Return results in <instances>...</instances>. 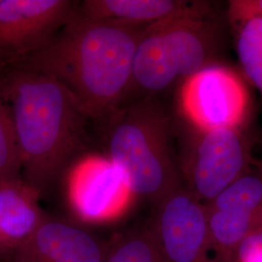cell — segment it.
<instances>
[{
    "label": "cell",
    "instance_id": "7c38bea8",
    "mask_svg": "<svg viewBox=\"0 0 262 262\" xmlns=\"http://www.w3.org/2000/svg\"><path fill=\"white\" fill-rule=\"evenodd\" d=\"M38 198L24 180L0 184V249L18 248L46 217Z\"/></svg>",
    "mask_w": 262,
    "mask_h": 262
},
{
    "label": "cell",
    "instance_id": "9a60e30c",
    "mask_svg": "<svg viewBox=\"0 0 262 262\" xmlns=\"http://www.w3.org/2000/svg\"><path fill=\"white\" fill-rule=\"evenodd\" d=\"M105 262H169L149 233H129L107 248Z\"/></svg>",
    "mask_w": 262,
    "mask_h": 262
},
{
    "label": "cell",
    "instance_id": "52a82bcc",
    "mask_svg": "<svg viewBox=\"0 0 262 262\" xmlns=\"http://www.w3.org/2000/svg\"><path fill=\"white\" fill-rule=\"evenodd\" d=\"M69 0H0V66H19L71 19Z\"/></svg>",
    "mask_w": 262,
    "mask_h": 262
},
{
    "label": "cell",
    "instance_id": "ba28073f",
    "mask_svg": "<svg viewBox=\"0 0 262 262\" xmlns=\"http://www.w3.org/2000/svg\"><path fill=\"white\" fill-rule=\"evenodd\" d=\"M67 196L76 215L91 224L119 219L134 194L109 158L88 156L78 160L67 177Z\"/></svg>",
    "mask_w": 262,
    "mask_h": 262
},
{
    "label": "cell",
    "instance_id": "277c9868",
    "mask_svg": "<svg viewBox=\"0 0 262 262\" xmlns=\"http://www.w3.org/2000/svg\"><path fill=\"white\" fill-rule=\"evenodd\" d=\"M214 28L197 2L186 14L143 28L133 62L129 93L156 94L211 64Z\"/></svg>",
    "mask_w": 262,
    "mask_h": 262
},
{
    "label": "cell",
    "instance_id": "d6986e66",
    "mask_svg": "<svg viewBox=\"0 0 262 262\" xmlns=\"http://www.w3.org/2000/svg\"><path fill=\"white\" fill-rule=\"evenodd\" d=\"M245 14L262 16V0H235L229 3L230 18Z\"/></svg>",
    "mask_w": 262,
    "mask_h": 262
},
{
    "label": "cell",
    "instance_id": "7a4b0ae2",
    "mask_svg": "<svg viewBox=\"0 0 262 262\" xmlns=\"http://www.w3.org/2000/svg\"><path fill=\"white\" fill-rule=\"evenodd\" d=\"M0 93L14 123L21 178L40 196L82 149L88 117L54 78L27 67H5Z\"/></svg>",
    "mask_w": 262,
    "mask_h": 262
},
{
    "label": "cell",
    "instance_id": "3957f363",
    "mask_svg": "<svg viewBox=\"0 0 262 262\" xmlns=\"http://www.w3.org/2000/svg\"><path fill=\"white\" fill-rule=\"evenodd\" d=\"M108 150L134 196L159 203L181 187L168 116L157 102L141 100L113 113Z\"/></svg>",
    "mask_w": 262,
    "mask_h": 262
},
{
    "label": "cell",
    "instance_id": "2e32d148",
    "mask_svg": "<svg viewBox=\"0 0 262 262\" xmlns=\"http://www.w3.org/2000/svg\"><path fill=\"white\" fill-rule=\"evenodd\" d=\"M23 180L19 147L9 107L0 93V184Z\"/></svg>",
    "mask_w": 262,
    "mask_h": 262
},
{
    "label": "cell",
    "instance_id": "30bf717a",
    "mask_svg": "<svg viewBox=\"0 0 262 262\" xmlns=\"http://www.w3.org/2000/svg\"><path fill=\"white\" fill-rule=\"evenodd\" d=\"M107 249L84 228L46 216L12 262H105Z\"/></svg>",
    "mask_w": 262,
    "mask_h": 262
},
{
    "label": "cell",
    "instance_id": "4fadbf2b",
    "mask_svg": "<svg viewBox=\"0 0 262 262\" xmlns=\"http://www.w3.org/2000/svg\"><path fill=\"white\" fill-rule=\"evenodd\" d=\"M236 28L237 54L244 73L262 95V16L230 18Z\"/></svg>",
    "mask_w": 262,
    "mask_h": 262
},
{
    "label": "cell",
    "instance_id": "ac0fdd59",
    "mask_svg": "<svg viewBox=\"0 0 262 262\" xmlns=\"http://www.w3.org/2000/svg\"><path fill=\"white\" fill-rule=\"evenodd\" d=\"M239 256L242 262L262 259V232L247 236L244 239L240 246Z\"/></svg>",
    "mask_w": 262,
    "mask_h": 262
},
{
    "label": "cell",
    "instance_id": "44dd1931",
    "mask_svg": "<svg viewBox=\"0 0 262 262\" xmlns=\"http://www.w3.org/2000/svg\"><path fill=\"white\" fill-rule=\"evenodd\" d=\"M3 69H4V68H3V67H2V66H0V72H1V71H2V70H3Z\"/></svg>",
    "mask_w": 262,
    "mask_h": 262
},
{
    "label": "cell",
    "instance_id": "e0dca14e",
    "mask_svg": "<svg viewBox=\"0 0 262 262\" xmlns=\"http://www.w3.org/2000/svg\"><path fill=\"white\" fill-rule=\"evenodd\" d=\"M258 220L262 219L211 209L208 226L216 241L225 246H234L243 241L253 223Z\"/></svg>",
    "mask_w": 262,
    "mask_h": 262
},
{
    "label": "cell",
    "instance_id": "6da1fadb",
    "mask_svg": "<svg viewBox=\"0 0 262 262\" xmlns=\"http://www.w3.org/2000/svg\"><path fill=\"white\" fill-rule=\"evenodd\" d=\"M143 28L86 18L77 7L45 46L15 66L54 78L88 118L112 115L129 94Z\"/></svg>",
    "mask_w": 262,
    "mask_h": 262
},
{
    "label": "cell",
    "instance_id": "8992f818",
    "mask_svg": "<svg viewBox=\"0 0 262 262\" xmlns=\"http://www.w3.org/2000/svg\"><path fill=\"white\" fill-rule=\"evenodd\" d=\"M194 131L184 160V171L190 192L197 199L213 201L245 174L250 145L241 128Z\"/></svg>",
    "mask_w": 262,
    "mask_h": 262
},
{
    "label": "cell",
    "instance_id": "5bb4252c",
    "mask_svg": "<svg viewBox=\"0 0 262 262\" xmlns=\"http://www.w3.org/2000/svg\"><path fill=\"white\" fill-rule=\"evenodd\" d=\"M211 209L262 219V178L245 173L215 197Z\"/></svg>",
    "mask_w": 262,
    "mask_h": 262
},
{
    "label": "cell",
    "instance_id": "ffe728a7",
    "mask_svg": "<svg viewBox=\"0 0 262 262\" xmlns=\"http://www.w3.org/2000/svg\"><path fill=\"white\" fill-rule=\"evenodd\" d=\"M248 262H262V259H253V260H250Z\"/></svg>",
    "mask_w": 262,
    "mask_h": 262
},
{
    "label": "cell",
    "instance_id": "5b68a950",
    "mask_svg": "<svg viewBox=\"0 0 262 262\" xmlns=\"http://www.w3.org/2000/svg\"><path fill=\"white\" fill-rule=\"evenodd\" d=\"M250 94L233 69L209 64L183 81L179 105L198 131L241 128L250 110Z\"/></svg>",
    "mask_w": 262,
    "mask_h": 262
},
{
    "label": "cell",
    "instance_id": "8fae6325",
    "mask_svg": "<svg viewBox=\"0 0 262 262\" xmlns=\"http://www.w3.org/2000/svg\"><path fill=\"white\" fill-rule=\"evenodd\" d=\"M196 4L181 0H84L78 4V12L91 19L146 28L186 14Z\"/></svg>",
    "mask_w": 262,
    "mask_h": 262
},
{
    "label": "cell",
    "instance_id": "9c48e42d",
    "mask_svg": "<svg viewBox=\"0 0 262 262\" xmlns=\"http://www.w3.org/2000/svg\"><path fill=\"white\" fill-rule=\"evenodd\" d=\"M155 237L169 262H195L206 239L208 215L190 191L180 187L159 203Z\"/></svg>",
    "mask_w": 262,
    "mask_h": 262
}]
</instances>
